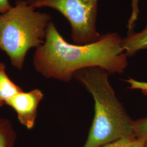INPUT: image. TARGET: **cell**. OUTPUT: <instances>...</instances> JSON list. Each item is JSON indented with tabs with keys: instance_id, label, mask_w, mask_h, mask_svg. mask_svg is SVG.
Masks as SVG:
<instances>
[{
	"instance_id": "cell-5",
	"label": "cell",
	"mask_w": 147,
	"mask_h": 147,
	"mask_svg": "<svg viewBox=\"0 0 147 147\" xmlns=\"http://www.w3.org/2000/svg\"><path fill=\"white\" fill-rule=\"evenodd\" d=\"M43 98L44 94L40 89L22 91L8 100L6 105L16 111L20 123L31 130L35 125L38 107Z\"/></svg>"
},
{
	"instance_id": "cell-7",
	"label": "cell",
	"mask_w": 147,
	"mask_h": 147,
	"mask_svg": "<svg viewBox=\"0 0 147 147\" xmlns=\"http://www.w3.org/2000/svg\"><path fill=\"white\" fill-rule=\"evenodd\" d=\"M23 91L8 77L5 71V64L0 62V107L6 105V102L17 93Z\"/></svg>"
},
{
	"instance_id": "cell-6",
	"label": "cell",
	"mask_w": 147,
	"mask_h": 147,
	"mask_svg": "<svg viewBox=\"0 0 147 147\" xmlns=\"http://www.w3.org/2000/svg\"><path fill=\"white\" fill-rule=\"evenodd\" d=\"M121 47L127 57H131L140 50H147V23L142 31L131 32L122 39Z\"/></svg>"
},
{
	"instance_id": "cell-10",
	"label": "cell",
	"mask_w": 147,
	"mask_h": 147,
	"mask_svg": "<svg viewBox=\"0 0 147 147\" xmlns=\"http://www.w3.org/2000/svg\"><path fill=\"white\" fill-rule=\"evenodd\" d=\"M134 128L136 138H146V147H147V117L134 121Z\"/></svg>"
},
{
	"instance_id": "cell-3",
	"label": "cell",
	"mask_w": 147,
	"mask_h": 147,
	"mask_svg": "<svg viewBox=\"0 0 147 147\" xmlns=\"http://www.w3.org/2000/svg\"><path fill=\"white\" fill-rule=\"evenodd\" d=\"M25 0L0 16V49L5 51L11 65L21 70L28 50L44 42L51 17L35 11Z\"/></svg>"
},
{
	"instance_id": "cell-1",
	"label": "cell",
	"mask_w": 147,
	"mask_h": 147,
	"mask_svg": "<svg viewBox=\"0 0 147 147\" xmlns=\"http://www.w3.org/2000/svg\"><path fill=\"white\" fill-rule=\"evenodd\" d=\"M122 39L117 33L102 35L87 44L67 42L51 21L44 42L37 47L33 59L37 73L47 79L69 82L82 69L99 67L110 74L123 73L127 56L121 47Z\"/></svg>"
},
{
	"instance_id": "cell-13",
	"label": "cell",
	"mask_w": 147,
	"mask_h": 147,
	"mask_svg": "<svg viewBox=\"0 0 147 147\" xmlns=\"http://www.w3.org/2000/svg\"><path fill=\"white\" fill-rule=\"evenodd\" d=\"M11 7L9 0H0V13L2 14L5 13Z\"/></svg>"
},
{
	"instance_id": "cell-9",
	"label": "cell",
	"mask_w": 147,
	"mask_h": 147,
	"mask_svg": "<svg viewBox=\"0 0 147 147\" xmlns=\"http://www.w3.org/2000/svg\"><path fill=\"white\" fill-rule=\"evenodd\" d=\"M146 138H122L99 147H146Z\"/></svg>"
},
{
	"instance_id": "cell-4",
	"label": "cell",
	"mask_w": 147,
	"mask_h": 147,
	"mask_svg": "<svg viewBox=\"0 0 147 147\" xmlns=\"http://www.w3.org/2000/svg\"><path fill=\"white\" fill-rule=\"evenodd\" d=\"M34 8L49 7L62 14L71 27L74 44H87L100 38L96 28L98 0H27Z\"/></svg>"
},
{
	"instance_id": "cell-8",
	"label": "cell",
	"mask_w": 147,
	"mask_h": 147,
	"mask_svg": "<svg viewBox=\"0 0 147 147\" xmlns=\"http://www.w3.org/2000/svg\"><path fill=\"white\" fill-rule=\"evenodd\" d=\"M17 138L16 130L10 120L0 118V147H14Z\"/></svg>"
},
{
	"instance_id": "cell-11",
	"label": "cell",
	"mask_w": 147,
	"mask_h": 147,
	"mask_svg": "<svg viewBox=\"0 0 147 147\" xmlns=\"http://www.w3.org/2000/svg\"><path fill=\"white\" fill-rule=\"evenodd\" d=\"M138 1L139 0H131V14L127 23L128 33L134 31L135 24L138 19L139 14Z\"/></svg>"
},
{
	"instance_id": "cell-2",
	"label": "cell",
	"mask_w": 147,
	"mask_h": 147,
	"mask_svg": "<svg viewBox=\"0 0 147 147\" xmlns=\"http://www.w3.org/2000/svg\"><path fill=\"white\" fill-rule=\"evenodd\" d=\"M109 74L99 67L82 69L75 74L94 101V117L83 147H99L122 138L136 137L134 121L116 97Z\"/></svg>"
},
{
	"instance_id": "cell-12",
	"label": "cell",
	"mask_w": 147,
	"mask_h": 147,
	"mask_svg": "<svg viewBox=\"0 0 147 147\" xmlns=\"http://www.w3.org/2000/svg\"><path fill=\"white\" fill-rule=\"evenodd\" d=\"M126 81L130 84V88L141 90L143 94L147 95V82L140 81L131 78L126 80Z\"/></svg>"
}]
</instances>
